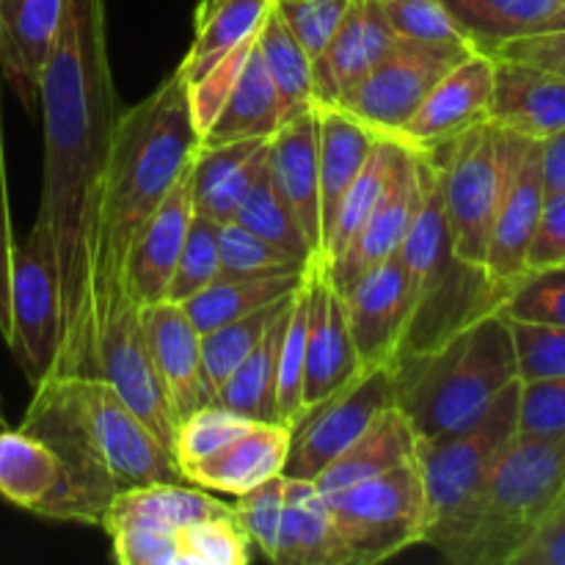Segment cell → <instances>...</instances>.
Listing matches in <instances>:
<instances>
[{
    "label": "cell",
    "instance_id": "cell-1",
    "mask_svg": "<svg viewBox=\"0 0 565 565\" xmlns=\"http://www.w3.org/2000/svg\"><path fill=\"white\" fill-rule=\"evenodd\" d=\"M39 110L44 180L36 221L50 232L58 274V351L50 375H99L103 329L94 298V241L121 114L105 0H66L39 83Z\"/></svg>",
    "mask_w": 565,
    "mask_h": 565
},
{
    "label": "cell",
    "instance_id": "cell-2",
    "mask_svg": "<svg viewBox=\"0 0 565 565\" xmlns=\"http://www.w3.org/2000/svg\"><path fill=\"white\" fill-rule=\"evenodd\" d=\"M20 428L58 456L64 478L42 516L99 527L132 486L185 480L174 452L99 375H47L33 386Z\"/></svg>",
    "mask_w": 565,
    "mask_h": 565
},
{
    "label": "cell",
    "instance_id": "cell-3",
    "mask_svg": "<svg viewBox=\"0 0 565 565\" xmlns=\"http://www.w3.org/2000/svg\"><path fill=\"white\" fill-rule=\"evenodd\" d=\"M199 143L202 136L193 125L188 86L177 72L149 97L119 114L94 241V298L103 342L110 320L127 303H138L127 285L132 243L191 166Z\"/></svg>",
    "mask_w": 565,
    "mask_h": 565
},
{
    "label": "cell",
    "instance_id": "cell-4",
    "mask_svg": "<svg viewBox=\"0 0 565 565\" xmlns=\"http://www.w3.org/2000/svg\"><path fill=\"white\" fill-rule=\"evenodd\" d=\"M397 406L419 441L452 436L478 423L519 379L511 323L500 309L472 320L430 351L392 364Z\"/></svg>",
    "mask_w": 565,
    "mask_h": 565
},
{
    "label": "cell",
    "instance_id": "cell-5",
    "mask_svg": "<svg viewBox=\"0 0 565 565\" xmlns=\"http://www.w3.org/2000/svg\"><path fill=\"white\" fill-rule=\"evenodd\" d=\"M419 182L417 213L397 248L412 279L414 307L395 362L430 351L472 320L500 309L508 296V287L491 279L489 270L463 263L452 248L439 166L430 154H419Z\"/></svg>",
    "mask_w": 565,
    "mask_h": 565
},
{
    "label": "cell",
    "instance_id": "cell-6",
    "mask_svg": "<svg viewBox=\"0 0 565 565\" xmlns=\"http://www.w3.org/2000/svg\"><path fill=\"white\" fill-rule=\"evenodd\" d=\"M565 505V436H513L502 450L478 511L447 561L461 565H511L530 535Z\"/></svg>",
    "mask_w": 565,
    "mask_h": 565
},
{
    "label": "cell",
    "instance_id": "cell-7",
    "mask_svg": "<svg viewBox=\"0 0 565 565\" xmlns=\"http://www.w3.org/2000/svg\"><path fill=\"white\" fill-rule=\"evenodd\" d=\"M519 384L500 392L489 412L469 428L434 441H417V461L428 494L430 527L425 544L445 555L469 524L502 450L516 436Z\"/></svg>",
    "mask_w": 565,
    "mask_h": 565
},
{
    "label": "cell",
    "instance_id": "cell-8",
    "mask_svg": "<svg viewBox=\"0 0 565 565\" xmlns=\"http://www.w3.org/2000/svg\"><path fill=\"white\" fill-rule=\"evenodd\" d=\"M527 143L494 121H480L430 154L439 166L452 248L463 263L486 268L497 210Z\"/></svg>",
    "mask_w": 565,
    "mask_h": 565
},
{
    "label": "cell",
    "instance_id": "cell-9",
    "mask_svg": "<svg viewBox=\"0 0 565 565\" xmlns=\"http://www.w3.org/2000/svg\"><path fill=\"white\" fill-rule=\"evenodd\" d=\"M326 502L351 565L390 561L428 539V494L417 458L329 494Z\"/></svg>",
    "mask_w": 565,
    "mask_h": 565
},
{
    "label": "cell",
    "instance_id": "cell-10",
    "mask_svg": "<svg viewBox=\"0 0 565 565\" xmlns=\"http://www.w3.org/2000/svg\"><path fill=\"white\" fill-rule=\"evenodd\" d=\"M3 340L28 384L47 379L58 351V274L53 241L42 221H33L25 241H17Z\"/></svg>",
    "mask_w": 565,
    "mask_h": 565
},
{
    "label": "cell",
    "instance_id": "cell-11",
    "mask_svg": "<svg viewBox=\"0 0 565 565\" xmlns=\"http://www.w3.org/2000/svg\"><path fill=\"white\" fill-rule=\"evenodd\" d=\"M397 403L392 364L364 367L359 379L309 408L292 428L285 478L315 480L384 408Z\"/></svg>",
    "mask_w": 565,
    "mask_h": 565
},
{
    "label": "cell",
    "instance_id": "cell-12",
    "mask_svg": "<svg viewBox=\"0 0 565 565\" xmlns=\"http://www.w3.org/2000/svg\"><path fill=\"white\" fill-rule=\"evenodd\" d=\"M478 47H434L397 39L386 58L345 94L340 108L379 138H392L419 108L430 88Z\"/></svg>",
    "mask_w": 565,
    "mask_h": 565
},
{
    "label": "cell",
    "instance_id": "cell-13",
    "mask_svg": "<svg viewBox=\"0 0 565 565\" xmlns=\"http://www.w3.org/2000/svg\"><path fill=\"white\" fill-rule=\"evenodd\" d=\"M491 92H494V58L483 50H475L445 72L439 83L419 103L412 119L392 136V141L419 154H434L436 149L456 141L461 132L472 130L480 121H489Z\"/></svg>",
    "mask_w": 565,
    "mask_h": 565
},
{
    "label": "cell",
    "instance_id": "cell-14",
    "mask_svg": "<svg viewBox=\"0 0 565 565\" xmlns=\"http://www.w3.org/2000/svg\"><path fill=\"white\" fill-rule=\"evenodd\" d=\"M309 290L307 373H303V414L359 379L364 370L348 331L342 292L331 281L326 259H309L303 270Z\"/></svg>",
    "mask_w": 565,
    "mask_h": 565
},
{
    "label": "cell",
    "instance_id": "cell-15",
    "mask_svg": "<svg viewBox=\"0 0 565 565\" xmlns=\"http://www.w3.org/2000/svg\"><path fill=\"white\" fill-rule=\"evenodd\" d=\"M348 331L364 367L395 364L401 342L412 320L414 292L408 270L397 254L359 276L345 292Z\"/></svg>",
    "mask_w": 565,
    "mask_h": 565
},
{
    "label": "cell",
    "instance_id": "cell-16",
    "mask_svg": "<svg viewBox=\"0 0 565 565\" xmlns=\"http://www.w3.org/2000/svg\"><path fill=\"white\" fill-rule=\"evenodd\" d=\"M99 379H105L119 392L121 401L169 450L174 447L177 419L166 401L163 384H160L147 337H143L141 303H127L110 320V329L103 342V356H99Z\"/></svg>",
    "mask_w": 565,
    "mask_h": 565
},
{
    "label": "cell",
    "instance_id": "cell-17",
    "mask_svg": "<svg viewBox=\"0 0 565 565\" xmlns=\"http://www.w3.org/2000/svg\"><path fill=\"white\" fill-rule=\"evenodd\" d=\"M141 326L177 425L196 408L213 403L202 373V331L174 301L141 303Z\"/></svg>",
    "mask_w": 565,
    "mask_h": 565
},
{
    "label": "cell",
    "instance_id": "cell-18",
    "mask_svg": "<svg viewBox=\"0 0 565 565\" xmlns=\"http://www.w3.org/2000/svg\"><path fill=\"white\" fill-rule=\"evenodd\" d=\"M268 174L285 199L296 224L307 241L312 259H326L323 215H320V171H318V114L296 116L270 136Z\"/></svg>",
    "mask_w": 565,
    "mask_h": 565
},
{
    "label": "cell",
    "instance_id": "cell-19",
    "mask_svg": "<svg viewBox=\"0 0 565 565\" xmlns=\"http://www.w3.org/2000/svg\"><path fill=\"white\" fill-rule=\"evenodd\" d=\"M64 11L66 0H0V72L28 114L39 105V83Z\"/></svg>",
    "mask_w": 565,
    "mask_h": 565
},
{
    "label": "cell",
    "instance_id": "cell-20",
    "mask_svg": "<svg viewBox=\"0 0 565 565\" xmlns=\"http://www.w3.org/2000/svg\"><path fill=\"white\" fill-rule=\"evenodd\" d=\"M193 215H196L193 169L188 166L132 243L130 263H127V285H130L132 298L138 303H154L166 298Z\"/></svg>",
    "mask_w": 565,
    "mask_h": 565
},
{
    "label": "cell",
    "instance_id": "cell-21",
    "mask_svg": "<svg viewBox=\"0 0 565 565\" xmlns=\"http://www.w3.org/2000/svg\"><path fill=\"white\" fill-rule=\"evenodd\" d=\"M419 193H423V182H419V154L408 149L386 196L381 199L373 215L364 221L356 237L348 243L345 252L334 263H329V274L337 290L345 292L359 276H364L375 265H381L392 254H397L408 226H412L414 213H417Z\"/></svg>",
    "mask_w": 565,
    "mask_h": 565
},
{
    "label": "cell",
    "instance_id": "cell-22",
    "mask_svg": "<svg viewBox=\"0 0 565 565\" xmlns=\"http://www.w3.org/2000/svg\"><path fill=\"white\" fill-rule=\"evenodd\" d=\"M544 199L546 182L541 141H530L508 182V191L491 226L489 248H486V270L502 287H511L524 274V259H527L530 241L539 226Z\"/></svg>",
    "mask_w": 565,
    "mask_h": 565
},
{
    "label": "cell",
    "instance_id": "cell-23",
    "mask_svg": "<svg viewBox=\"0 0 565 565\" xmlns=\"http://www.w3.org/2000/svg\"><path fill=\"white\" fill-rule=\"evenodd\" d=\"M489 121L530 141H546L565 130V77L522 61L494 58Z\"/></svg>",
    "mask_w": 565,
    "mask_h": 565
},
{
    "label": "cell",
    "instance_id": "cell-24",
    "mask_svg": "<svg viewBox=\"0 0 565 565\" xmlns=\"http://www.w3.org/2000/svg\"><path fill=\"white\" fill-rule=\"evenodd\" d=\"M395 42L397 36L381 14V6L375 0H353L337 36L312 64L318 103H342L345 94L386 58Z\"/></svg>",
    "mask_w": 565,
    "mask_h": 565
},
{
    "label": "cell",
    "instance_id": "cell-25",
    "mask_svg": "<svg viewBox=\"0 0 565 565\" xmlns=\"http://www.w3.org/2000/svg\"><path fill=\"white\" fill-rule=\"evenodd\" d=\"M292 430L281 423H254L213 456L182 467V478L213 494L237 497L285 472Z\"/></svg>",
    "mask_w": 565,
    "mask_h": 565
},
{
    "label": "cell",
    "instance_id": "cell-26",
    "mask_svg": "<svg viewBox=\"0 0 565 565\" xmlns=\"http://www.w3.org/2000/svg\"><path fill=\"white\" fill-rule=\"evenodd\" d=\"M226 513H232L230 502L215 500L202 486H193L188 480H166V483L132 486V489L119 491L110 500L99 527L105 530V535L121 527L180 533L188 524L226 516Z\"/></svg>",
    "mask_w": 565,
    "mask_h": 565
},
{
    "label": "cell",
    "instance_id": "cell-27",
    "mask_svg": "<svg viewBox=\"0 0 565 565\" xmlns=\"http://www.w3.org/2000/svg\"><path fill=\"white\" fill-rule=\"evenodd\" d=\"M417 434L401 406H390L312 480L323 497L417 458Z\"/></svg>",
    "mask_w": 565,
    "mask_h": 565
},
{
    "label": "cell",
    "instance_id": "cell-28",
    "mask_svg": "<svg viewBox=\"0 0 565 565\" xmlns=\"http://www.w3.org/2000/svg\"><path fill=\"white\" fill-rule=\"evenodd\" d=\"M315 114H318L320 215H323V237L329 241L337 207H340L351 182L359 177L362 166L367 163L379 136L340 105L318 103Z\"/></svg>",
    "mask_w": 565,
    "mask_h": 565
},
{
    "label": "cell",
    "instance_id": "cell-29",
    "mask_svg": "<svg viewBox=\"0 0 565 565\" xmlns=\"http://www.w3.org/2000/svg\"><path fill=\"white\" fill-rule=\"evenodd\" d=\"M279 565H351L337 533L334 516L312 480L285 478V511H281Z\"/></svg>",
    "mask_w": 565,
    "mask_h": 565
},
{
    "label": "cell",
    "instance_id": "cell-30",
    "mask_svg": "<svg viewBox=\"0 0 565 565\" xmlns=\"http://www.w3.org/2000/svg\"><path fill=\"white\" fill-rule=\"evenodd\" d=\"M276 0H199L193 14V39L177 75L185 86L202 81L221 58L254 42Z\"/></svg>",
    "mask_w": 565,
    "mask_h": 565
},
{
    "label": "cell",
    "instance_id": "cell-31",
    "mask_svg": "<svg viewBox=\"0 0 565 565\" xmlns=\"http://www.w3.org/2000/svg\"><path fill=\"white\" fill-rule=\"evenodd\" d=\"M281 127L279 97L268 75L263 53L254 42L235 86L226 94L213 125L202 136V143H226L241 138H270Z\"/></svg>",
    "mask_w": 565,
    "mask_h": 565
},
{
    "label": "cell",
    "instance_id": "cell-32",
    "mask_svg": "<svg viewBox=\"0 0 565 565\" xmlns=\"http://www.w3.org/2000/svg\"><path fill=\"white\" fill-rule=\"evenodd\" d=\"M64 478L58 456L22 428H0V497L42 516Z\"/></svg>",
    "mask_w": 565,
    "mask_h": 565
},
{
    "label": "cell",
    "instance_id": "cell-33",
    "mask_svg": "<svg viewBox=\"0 0 565 565\" xmlns=\"http://www.w3.org/2000/svg\"><path fill=\"white\" fill-rule=\"evenodd\" d=\"M290 301L292 296L285 298L279 312L274 315V320L265 329L263 340L254 345V351L243 359L241 367L224 381V386L215 395V403L241 414V417L254 419V423H279V414H276V381H279V345L281 334H285Z\"/></svg>",
    "mask_w": 565,
    "mask_h": 565
},
{
    "label": "cell",
    "instance_id": "cell-34",
    "mask_svg": "<svg viewBox=\"0 0 565 565\" xmlns=\"http://www.w3.org/2000/svg\"><path fill=\"white\" fill-rule=\"evenodd\" d=\"M469 33L475 47L491 53L497 44L550 31L565 0H441Z\"/></svg>",
    "mask_w": 565,
    "mask_h": 565
},
{
    "label": "cell",
    "instance_id": "cell-35",
    "mask_svg": "<svg viewBox=\"0 0 565 565\" xmlns=\"http://www.w3.org/2000/svg\"><path fill=\"white\" fill-rule=\"evenodd\" d=\"M301 279L303 270L274 276H246V279H218L193 298H188L182 307H185L193 326L202 334H207V331L218 329V326L246 318V315L259 312L265 307H274L281 298L296 292Z\"/></svg>",
    "mask_w": 565,
    "mask_h": 565
},
{
    "label": "cell",
    "instance_id": "cell-36",
    "mask_svg": "<svg viewBox=\"0 0 565 565\" xmlns=\"http://www.w3.org/2000/svg\"><path fill=\"white\" fill-rule=\"evenodd\" d=\"M406 152L408 149L403 143L392 141V138H379L375 141L367 163L362 166L359 177L351 182L340 207H337L334 224H331L329 241H326V263H334L345 252L348 243L356 237V232L362 230L364 221L373 215V210L379 207L381 199L390 191Z\"/></svg>",
    "mask_w": 565,
    "mask_h": 565
},
{
    "label": "cell",
    "instance_id": "cell-37",
    "mask_svg": "<svg viewBox=\"0 0 565 565\" xmlns=\"http://www.w3.org/2000/svg\"><path fill=\"white\" fill-rule=\"evenodd\" d=\"M257 47L263 53L265 66H268L270 81H274L276 97H279L281 125L312 110L318 105V94H315V66L309 61V55L303 53L301 44L287 31L285 20L279 17L276 6L265 17L263 28H259Z\"/></svg>",
    "mask_w": 565,
    "mask_h": 565
},
{
    "label": "cell",
    "instance_id": "cell-38",
    "mask_svg": "<svg viewBox=\"0 0 565 565\" xmlns=\"http://www.w3.org/2000/svg\"><path fill=\"white\" fill-rule=\"evenodd\" d=\"M307 270V268H303ZM307 329H309V290L301 279L287 309L285 334L279 345V381H276V414L279 423L296 428L303 417V373H307Z\"/></svg>",
    "mask_w": 565,
    "mask_h": 565
},
{
    "label": "cell",
    "instance_id": "cell-39",
    "mask_svg": "<svg viewBox=\"0 0 565 565\" xmlns=\"http://www.w3.org/2000/svg\"><path fill=\"white\" fill-rule=\"evenodd\" d=\"M281 303H285V298H281L279 303H274V307H265L259 309V312L237 318L232 320V323H224L218 326V329L202 334V373L213 401L215 395H218L221 386H224V381L241 367L243 359H246L248 353L254 351V345L263 340L265 329H268V323L274 320V315L279 312Z\"/></svg>",
    "mask_w": 565,
    "mask_h": 565
},
{
    "label": "cell",
    "instance_id": "cell-40",
    "mask_svg": "<svg viewBox=\"0 0 565 565\" xmlns=\"http://www.w3.org/2000/svg\"><path fill=\"white\" fill-rule=\"evenodd\" d=\"M218 254H221V279H246V276H274L296 274L307 268V263L285 248L274 246L265 237L254 235L235 218L218 224Z\"/></svg>",
    "mask_w": 565,
    "mask_h": 565
},
{
    "label": "cell",
    "instance_id": "cell-41",
    "mask_svg": "<svg viewBox=\"0 0 565 565\" xmlns=\"http://www.w3.org/2000/svg\"><path fill=\"white\" fill-rule=\"evenodd\" d=\"M379 6L397 39L434 47H475L469 33L441 0H384Z\"/></svg>",
    "mask_w": 565,
    "mask_h": 565
},
{
    "label": "cell",
    "instance_id": "cell-42",
    "mask_svg": "<svg viewBox=\"0 0 565 565\" xmlns=\"http://www.w3.org/2000/svg\"><path fill=\"white\" fill-rule=\"evenodd\" d=\"M235 221L246 226V230H252L254 235L265 237V241H270L274 246L285 248V252L292 254V257L303 259V263L312 259L307 241H303L301 230H298L296 224V215L290 213L285 199H281L279 191H276L268 169H265V174L259 177L257 185L248 191L246 202H243L241 210L235 213Z\"/></svg>",
    "mask_w": 565,
    "mask_h": 565
},
{
    "label": "cell",
    "instance_id": "cell-43",
    "mask_svg": "<svg viewBox=\"0 0 565 565\" xmlns=\"http://www.w3.org/2000/svg\"><path fill=\"white\" fill-rule=\"evenodd\" d=\"M221 279V254H218V224L204 215H193L188 226L185 243H182L180 259L171 274L166 301L185 303L204 287Z\"/></svg>",
    "mask_w": 565,
    "mask_h": 565
},
{
    "label": "cell",
    "instance_id": "cell-44",
    "mask_svg": "<svg viewBox=\"0 0 565 565\" xmlns=\"http://www.w3.org/2000/svg\"><path fill=\"white\" fill-rule=\"evenodd\" d=\"M252 425L254 419L241 417V414L230 412V408L215 401L182 417L180 425H177L174 447H171L177 463H180V472L188 463H196L218 452L221 447H226L237 436L246 434Z\"/></svg>",
    "mask_w": 565,
    "mask_h": 565
},
{
    "label": "cell",
    "instance_id": "cell-45",
    "mask_svg": "<svg viewBox=\"0 0 565 565\" xmlns=\"http://www.w3.org/2000/svg\"><path fill=\"white\" fill-rule=\"evenodd\" d=\"M180 565H246L254 544L232 513L202 519L180 530Z\"/></svg>",
    "mask_w": 565,
    "mask_h": 565
},
{
    "label": "cell",
    "instance_id": "cell-46",
    "mask_svg": "<svg viewBox=\"0 0 565 565\" xmlns=\"http://www.w3.org/2000/svg\"><path fill=\"white\" fill-rule=\"evenodd\" d=\"M500 312L511 320L565 326V265L527 270L519 276L508 287Z\"/></svg>",
    "mask_w": 565,
    "mask_h": 565
},
{
    "label": "cell",
    "instance_id": "cell-47",
    "mask_svg": "<svg viewBox=\"0 0 565 565\" xmlns=\"http://www.w3.org/2000/svg\"><path fill=\"white\" fill-rule=\"evenodd\" d=\"M353 0H276V11L285 20L309 61H318L340 31Z\"/></svg>",
    "mask_w": 565,
    "mask_h": 565
},
{
    "label": "cell",
    "instance_id": "cell-48",
    "mask_svg": "<svg viewBox=\"0 0 565 565\" xmlns=\"http://www.w3.org/2000/svg\"><path fill=\"white\" fill-rule=\"evenodd\" d=\"M230 505L232 516L246 530L254 550H259L274 563L276 544H279L281 511H285V475L265 480V483L246 491V494H237L235 502H230Z\"/></svg>",
    "mask_w": 565,
    "mask_h": 565
},
{
    "label": "cell",
    "instance_id": "cell-49",
    "mask_svg": "<svg viewBox=\"0 0 565 565\" xmlns=\"http://www.w3.org/2000/svg\"><path fill=\"white\" fill-rule=\"evenodd\" d=\"M513 351H516L519 381L555 379L565 375V326L511 320Z\"/></svg>",
    "mask_w": 565,
    "mask_h": 565
},
{
    "label": "cell",
    "instance_id": "cell-50",
    "mask_svg": "<svg viewBox=\"0 0 565 565\" xmlns=\"http://www.w3.org/2000/svg\"><path fill=\"white\" fill-rule=\"evenodd\" d=\"M516 436H530V439L565 436V375L519 384Z\"/></svg>",
    "mask_w": 565,
    "mask_h": 565
},
{
    "label": "cell",
    "instance_id": "cell-51",
    "mask_svg": "<svg viewBox=\"0 0 565 565\" xmlns=\"http://www.w3.org/2000/svg\"><path fill=\"white\" fill-rule=\"evenodd\" d=\"M116 563L121 565H180V533L149 527H121L108 533Z\"/></svg>",
    "mask_w": 565,
    "mask_h": 565
},
{
    "label": "cell",
    "instance_id": "cell-52",
    "mask_svg": "<svg viewBox=\"0 0 565 565\" xmlns=\"http://www.w3.org/2000/svg\"><path fill=\"white\" fill-rule=\"evenodd\" d=\"M555 265H565V191H546L539 226L524 259V274Z\"/></svg>",
    "mask_w": 565,
    "mask_h": 565
},
{
    "label": "cell",
    "instance_id": "cell-53",
    "mask_svg": "<svg viewBox=\"0 0 565 565\" xmlns=\"http://www.w3.org/2000/svg\"><path fill=\"white\" fill-rule=\"evenodd\" d=\"M489 55H494V58L522 61V64L539 66V70L555 72V75L565 77V28L511 39V42L497 44Z\"/></svg>",
    "mask_w": 565,
    "mask_h": 565
},
{
    "label": "cell",
    "instance_id": "cell-54",
    "mask_svg": "<svg viewBox=\"0 0 565 565\" xmlns=\"http://www.w3.org/2000/svg\"><path fill=\"white\" fill-rule=\"evenodd\" d=\"M14 226H11L9 185H6V158H3V125H0V334L9 331V287L11 263H14Z\"/></svg>",
    "mask_w": 565,
    "mask_h": 565
},
{
    "label": "cell",
    "instance_id": "cell-55",
    "mask_svg": "<svg viewBox=\"0 0 565 565\" xmlns=\"http://www.w3.org/2000/svg\"><path fill=\"white\" fill-rule=\"evenodd\" d=\"M511 565H565V505L530 535Z\"/></svg>",
    "mask_w": 565,
    "mask_h": 565
},
{
    "label": "cell",
    "instance_id": "cell-56",
    "mask_svg": "<svg viewBox=\"0 0 565 565\" xmlns=\"http://www.w3.org/2000/svg\"><path fill=\"white\" fill-rule=\"evenodd\" d=\"M546 191H565V130L541 141Z\"/></svg>",
    "mask_w": 565,
    "mask_h": 565
},
{
    "label": "cell",
    "instance_id": "cell-57",
    "mask_svg": "<svg viewBox=\"0 0 565 565\" xmlns=\"http://www.w3.org/2000/svg\"><path fill=\"white\" fill-rule=\"evenodd\" d=\"M555 28H565V9L561 11V14H557V20L552 22V25H550V31H555ZM541 33H544V31H541Z\"/></svg>",
    "mask_w": 565,
    "mask_h": 565
},
{
    "label": "cell",
    "instance_id": "cell-58",
    "mask_svg": "<svg viewBox=\"0 0 565 565\" xmlns=\"http://www.w3.org/2000/svg\"><path fill=\"white\" fill-rule=\"evenodd\" d=\"M3 425H9V423H6V417H3V408H0V428H3Z\"/></svg>",
    "mask_w": 565,
    "mask_h": 565
},
{
    "label": "cell",
    "instance_id": "cell-59",
    "mask_svg": "<svg viewBox=\"0 0 565 565\" xmlns=\"http://www.w3.org/2000/svg\"><path fill=\"white\" fill-rule=\"evenodd\" d=\"M375 3H384V0H375Z\"/></svg>",
    "mask_w": 565,
    "mask_h": 565
},
{
    "label": "cell",
    "instance_id": "cell-60",
    "mask_svg": "<svg viewBox=\"0 0 565 565\" xmlns=\"http://www.w3.org/2000/svg\"><path fill=\"white\" fill-rule=\"evenodd\" d=\"M0 408H3V406H0Z\"/></svg>",
    "mask_w": 565,
    "mask_h": 565
}]
</instances>
